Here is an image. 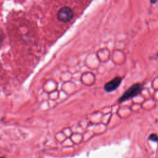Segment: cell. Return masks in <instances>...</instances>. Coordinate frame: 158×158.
Returning a JSON list of instances; mask_svg holds the SVG:
<instances>
[{"instance_id": "6da1fadb", "label": "cell", "mask_w": 158, "mask_h": 158, "mask_svg": "<svg viewBox=\"0 0 158 158\" xmlns=\"http://www.w3.org/2000/svg\"><path fill=\"white\" fill-rule=\"evenodd\" d=\"M143 85L140 83H135L127 89L118 98V102L121 103L138 96L142 91Z\"/></svg>"}, {"instance_id": "277c9868", "label": "cell", "mask_w": 158, "mask_h": 158, "mask_svg": "<svg viewBox=\"0 0 158 158\" xmlns=\"http://www.w3.org/2000/svg\"><path fill=\"white\" fill-rule=\"evenodd\" d=\"M1 158H5V157H1Z\"/></svg>"}, {"instance_id": "3957f363", "label": "cell", "mask_w": 158, "mask_h": 158, "mask_svg": "<svg viewBox=\"0 0 158 158\" xmlns=\"http://www.w3.org/2000/svg\"><path fill=\"white\" fill-rule=\"evenodd\" d=\"M122 81V78L120 77H116L107 82L104 86V89L108 93L112 92L115 91L121 84Z\"/></svg>"}, {"instance_id": "7a4b0ae2", "label": "cell", "mask_w": 158, "mask_h": 158, "mask_svg": "<svg viewBox=\"0 0 158 158\" xmlns=\"http://www.w3.org/2000/svg\"><path fill=\"white\" fill-rule=\"evenodd\" d=\"M73 10L68 6L61 7L57 13V18L61 22H69L73 17Z\"/></svg>"}]
</instances>
